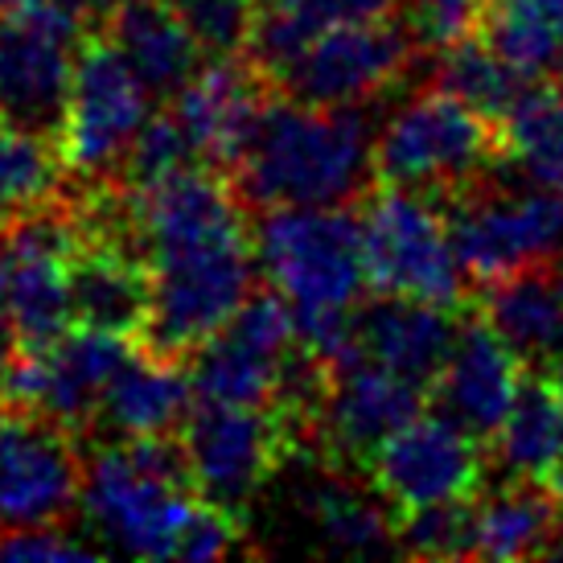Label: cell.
<instances>
[{"label":"cell","mask_w":563,"mask_h":563,"mask_svg":"<svg viewBox=\"0 0 563 563\" xmlns=\"http://www.w3.org/2000/svg\"><path fill=\"white\" fill-rule=\"evenodd\" d=\"M437 82L489 120H506V111L518 103V95L531 87V79H522L489 42H473V33L444 46L437 63Z\"/></svg>","instance_id":"32"},{"label":"cell","mask_w":563,"mask_h":563,"mask_svg":"<svg viewBox=\"0 0 563 563\" xmlns=\"http://www.w3.org/2000/svg\"><path fill=\"white\" fill-rule=\"evenodd\" d=\"M477 37L522 79L563 87V0H494L482 9Z\"/></svg>","instance_id":"28"},{"label":"cell","mask_w":563,"mask_h":563,"mask_svg":"<svg viewBox=\"0 0 563 563\" xmlns=\"http://www.w3.org/2000/svg\"><path fill=\"white\" fill-rule=\"evenodd\" d=\"M555 534L560 506L548 489H534L527 477H510V485H501L473 510V555L482 560L548 555Z\"/></svg>","instance_id":"27"},{"label":"cell","mask_w":563,"mask_h":563,"mask_svg":"<svg viewBox=\"0 0 563 563\" xmlns=\"http://www.w3.org/2000/svg\"><path fill=\"white\" fill-rule=\"evenodd\" d=\"M498 157L494 120L444 87L404 99L375 136V173L387 186L444 202L482 186Z\"/></svg>","instance_id":"4"},{"label":"cell","mask_w":563,"mask_h":563,"mask_svg":"<svg viewBox=\"0 0 563 563\" xmlns=\"http://www.w3.org/2000/svg\"><path fill=\"white\" fill-rule=\"evenodd\" d=\"M82 13L66 0L0 4V108L4 120L58 136L75 87Z\"/></svg>","instance_id":"7"},{"label":"cell","mask_w":563,"mask_h":563,"mask_svg":"<svg viewBox=\"0 0 563 563\" xmlns=\"http://www.w3.org/2000/svg\"><path fill=\"white\" fill-rule=\"evenodd\" d=\"M548 555H551V560H563V531L555 534V543L548 548Z\"/></svg>","instance_id":"41"},{"label":"cell","mask_w":563,"mask_h":563,"mask_svg":"<svg viewBox=\"0 0 563 563\" xmlns=\"http://www.w3.org/2000/svg\"><path fill=\"white\" fill-rule=\"evenodd\" d=\"M416 58V33L411 25L358 21V25H333L317 33L313 42L288 58L267 79L288 99L321 103V108H362L378 95H387Z\"/></svg>","instance_id":"9"},{"label":"cell","mask_w":563,"mask_h":563,"mask_svg":"<svg viewBox=\"0 0 563 563\" xmlns=\"http://www.w3.org/2000/svg\"><path fill=\"white\" fill-rule=\"evenodd\" d=\"M482 21V0H407V25L416 42L428 46H453L470 37Z\"/></svg>","instance_id":"37"},{"label":"cell","mask_w":563,"mask_h":563,"mask_svg":"<svg viewBox=\"0 0 563 563\" xmlns=\"http://www.w3.org/2000/svg\"><path fill=\"white\" fill-rule=\"evenodd\" d=\"M371 477L378 494L416 510L432 501H461L482 485V456H477V437L465 432L453 416H416L399 432L383 440V449L371 456Z\"/></svg>","instance_id":"16"},{"label":"cell","mask_w":563,"mask_h":563,"mask_svg":"<svg viewBox=\"0 0 563 563\" xmlns=\"http://www.w3.org/2000/svg\"><path fill=\"white\" fill-rule=\"evenodd\" d=\"M375 124L362 108L272 99L235 165L239 198L251 206H345L371 186Z\"/></svg>","instance_id":"2"},{"label":"cell","mask_w":563,"mask_h":563,"mask_svg":"<svg viewBox=\"0 0 563 563\" xmlns=\"http://www.w3.org/2000/svg\"><path fill=\"white\" fill-rule=\"evenodd\" d=\"M423 411V387L395 375L387 366L354 358L329 371V387L313 432H321L329 456L345 470L371 465V456L383 449V440L399 432L407 420Z\"/></svg>","instance_id":"17"},{"label":"cell","mask_w":563,"mask_h":563,"mask_svg":"<svg viewBox=\"0 0 563 563\" xmlns=\"http://www.w3.org/2000/svg\"><path fill=\"white\" fill-rule=\"evenodd\" d=\"M485 321L522 362L563 366V264L543 260L485 284Z\"/></svg>","instance_id":"24"},{"label":"cell","mask_w":563,"mask_h":563,"mask_svg":"<svg viewBox=\"0 0 563 563\" xmlns=\"http://www.w3.org/2000/svg\"><path fill=\"white\" fill-rule=\"evenodd\" d=\"M82 477L66 423L0 404V534L63 527L82 506Z\"/></svg>","instance_id":"13"},{"label":"cell","mask_w":563,"mask_h":563,"mask_svg":"<svg viewBox=\"0 0 563 563\" xmlns=\"http://www.w3.org/2000/svg\"><path fill=\"white\" fill-rule=\"evenodd\" d=\"M456 342V321L444 305L411 297H387L358 313V358L378 362L395 375L420 383L423 391L440 378V366Z\"/></svg>","instance_id":"21"},{"label":"cell","mask_w":563,"mask_h":563,"mask_svg":"<svg viewBox=\"0 0 563 563\" xmlns=\"http://www.w3.org/2000/svg\"><path fill=\"white\" fill-rule=\"evenodd\" d=\"M297 345V317L288 300L276 288L251 292L243 309L189 354L194 399L272 407Z\"/></svg>","instance_id":"14"},{"label":"cell","mask_w":563,"mask_h":563,"mask_svg":"<svg viewBox=\"0 0 563 563\" xmlns=\"http://www.w3.org/2000/svg\"><path fill=\"white\" fill-rule=\"evenodd\" d=\"M148 103H153L148 87L124 63V54L111 46L108 33L99 30L82 37L75 87H70L63 132H58L66 169L82 177L120 173L128 148L148 120Z\"/></svg>","instance_id":"12"},{"label":"cell","mask_w":563,"mask_h":563,"mask_svg":"<svg viewBox=\"0 0 563 563\" xmlns=\"http://www.w3.org/2000/svg\"><path fill=\"white\" fill-rule=\"evenodd\" d=\"M82 222L46 206L0 231V260L9 272L16 317V350H42L75 325L70 305V255L79 247Z\"/></svg>","instance_id":"15"},{"label":"cell","mask_w":563,"mask_h":563,"mask_svg":"<svg viewBox=\"0 0 563 563\" xmlns=\"http://www.w3.org/2000/svg\"><path fill=\"white\" fill-rule=\"evenodd\" d=\"M198 501L189 456L173 432L115 440L91 456L82 477V515L95 539L136 560H177Z\"/></svg>","instance_id":"3"},{"label":"cell","mask_w":563,"mask_h":563,"mask_svg":"<svg viewBox=\"0 0 563 563\" xmlns=\"http://www.w3.org/2000/svg\"><path fill=\"white\" fill-rule=\"evenodd\" d=\"M395 548L420 560L473 555V510L465 506V498L416 506L395 522Z\"/></svg>","instance_id":"33"},{"label":"cell","mask_w":563,"mask_h":563,"mask_svg":"<svg viewBox=\"0 0 563 563\" xmlns=\"http://www.w3.org/2000/svg\"><path fill=\"white\" fill-rule=\"evenodd\" d=\"M66 157L58 136L30 128H0V231L54 206Z\"/></svg>","instance_id":"30"},{"label":"cell","mask_w":563,"mask_h":563,"mask_svg":"<svg viewBox=\"0 0 563 563\" xmlns=\"http://www.w3.org/2000/svg\"><path fill=\"white\" fill-rule=\"evenodd\" d=\"M371 284L387 297L432 300L453 309L465 297V267L456 260L449 219L416 189L387 186L362 214Z\"/></svg>","instance_id":"8"},{"label":"cell","mask_w":563,"mask_h":563,"mask_svg":"<svg viewBox=\"0 0 563 563\" xmlns=\"http://www.w3.org/2000/svg\"><path fill=\"white\" fill-rule=\"evenodd\" d=\"M82 235L70 255V305H75V325L111 329L141 338L148 321V267L144 255L124 243L115 231H99L95 219H79Z\"/></svg>","instance_id":"19"},{"label":"cell","mask_w":563,"mask_h":563,"mask_svg":"<svg viewBox=\"0 0 563 563\" xmlns=\"http://www.w3.org/2000/svg\"><path fill=\"white\" fill-rule=\"evenodd\" d=\"M132 354L136 342L128 333L70 325L58 342L42 350H16L0 366V404L25 407L66 423L70 432H82L95 423L108 383Z\"/></svg>","instance_id":"11"},{"label":"cell","mask_w":563,"mask_h":563,"mask_svg":"<svg viewBox=\"0 0 563 563\" xmlns=\"http://www.w3.org/2000/svg\"><path fill=\"white\" fill-rule=\"evenodd\" d=\"M548 494L555 498V506H560V515H563V461L548 473Z\"/></svg>","instance_id":"40"},{"label":"cell","mask_w":563,"mask_h":563,"mask_svg":"<svg viewBox=\"0 0 563 563\" xmlns=\"http://www.w3.org/2000/svg\"><path fill=\"white\" fill-rule=\"evenodd\" d=\"M501 148L531 186L563 194V87H527L501 120Z\"/></svg>","instance_id":"31"},{"label":"cell","mask_w":563,"mask_h":563,"mask_svg":"<svg viewBox=\"0 0 563 563\" xmlns=\"http://www.w3.org/2000/svg\"><path fill=\"white\" fill-rule=\"evenodd\" d=\"M108 548L99 539H79L63 527H33V531L0 534V560L4 563H70V560H99Z\"/></svg>","instance_id":"36"},{"label":"cell","mask_w":563,"mask_h":563,"mask_svg":"<svg viewBox=\"0 0 563 563\" xmlns=\"http://www.w3.org/2000/svg\"><path fill=\"white\" fill-rule=\"evenodd\" d=\"M255 260L292 313L354 309L366 267L362 219L345 206H276L255 227Z\"/></svg>","instance_id":"5"},{"label":"cell","mask_w":563,"mask_h":563,"mask_svg":"<svg viewBox=\"0 0 563 563\" xmlns=\"http://www.w3.org/2000/svg\"><path fill=\"white\" fill-rule=\"evenodd\" d=\"M181 132L189 136L202 165L235 173L247 153L251 132L264 115V75L239 58H210L181 91L169 99Z\"/></svg>","instance_id":"18"},{"label":"cell","mask_w":563,"mask_h":563,"mask_svg":"<svg viewBox=\"0 0 563 563\" xmlns=\"http://www.w3.org/2000/svg\"><path fill=\"white\" fill-rule=\"evenodd\" d=\"M399 0H260V16L247 42V63L264 82L280 70L305 42L333 25H358L395 16Z\"/></svg>","instance_id":"26"},{"label":"cell","mask_w":563,"mask_h":563,"mask_svg":"<svg viewBox=\"0 0 563 563\" xmlns=\"http://www.w3.org/2000/svg\"><path fill=\"white\" fill-rule=\"evenodd\" d=\"M124 202L153 284L141 345L189 358L255 292L260 260L239 189L210 165H186L157 186L124 189Z\"/></svg>","instance_id":"1"},{"label":"cell","mask_w":563,"mask_h":563,"mask_svg":"<svg viewBox=\"0 0 563 563\" xmlns=\"http://www.w3.org/2000/svg\"><path fill=\"white\" fill-rule=\"evenodd\" d=\"M75 13H82V16H108L115 4H124V0H66Z\"/></svg>","instance_id":"39"},{"label":"cell","mask_w":563,"mask_h":563,"mask_svg":"<svg viewBox=\"0 0 563 563\" xmlns=\"http://www.w3.org/2000/svg\"><path fill=\"white\" fill-rule=\"evenodd\" d=\"M0 4H13V0H0Z\"/></svg>","instance_id":"42"},{"label":"cell","mask_w":563,"mask_h":563,"mask_svg":"<svg viewBox=\"0 0 563 563\" xmlns=\"http://www.w3.org/2000/svg\"><path fill=\"white\" fill-rule=\"evenodd\" d=\"M189 407H194V378L181 371V358L144 350L115 371L91 428L111 440L169 437L173 428L186 423Z\"/></svg>","instance_id":"22"},{"label":"cell","mask_w":563,"mask_h":563,"mask_svg":"<svg viewBox=\"0 0 563 563\" xmlns=\"http://www.w3.org/2000/svg\"><path fill=\"white\" fill-rule=\"evenodd\" d=\"M300 515L317 548L329 555H378L395 548V518L383 494L350 477L345 465L309 477L297 489Z\"/></svg>","instance_id":"25"},{"label":"cell","mask_w":563,"mask_h":563,"mask_svg":"<svg viewBox=\"0 0 563 563\" xmlns=\"http://www.w3.org/2000/svg\"><path fill=\"white\" fill-rule=\"evenodd\" d=\"M297 440L300 428L276 407L194 399L181 423V449L198 494L239 518H247L260 489L292 461Z\"/></svg>","instance_id":"6"},{"label":"cell","mask_w":563,"mask_h":563,"mask_svg":"<svg viewBox=\"0 0 563 563\" xmlns=\"http://www.w3.org/2000/svg\"><path fill=\"white\" fill-rule=\"evenodd\" d=\"M498 461L510 477L548 482L563 461V383L548 375L527 378L510 416L498 428Z\"/></svg>","instance_id":"29"},{"label":"cell","mask_w":563,"mask_h":563,"mask_svg":"<svg viewBox=\"0 0 563 563\" xmlns=\"http://www.w3.org/2000/svg\"><path fill=\"white\" fill-rule=\"evenodd\" d=\"M173 13L189 25L206 49V58H239L247 54L251 30L260 16V0H169Z\"/></svg>","instance_id":"35"},{"label":"cell","mask_w":563,"mask_h":563,"mask_svg":"<svg viewBox=\"0 0 563 563\" xmlns=\"http://www.w3.org/2000/svg\"><path fill=\"white\" fill-rule=\"evenodd\" d=\"M444 219L461 267L482 284L563 255V194L555 189H506L485 177L453 198Z\"/></svg>","instance_id":"10"},{"label":"cell","mask_w":563,"mask_h":563,"mask_svg":"<svg viewBox=\"0 0 563 563\" xmlns=\"http://www.w3.org/2000/svg\"><path fill=\"white\" fill-rule=\"evenodd\" d=\"M103 33L153 99H173L202 70L206 49L169 0H124L103 16Z\"/></svg>","instance_id":"23"},{"label":"cell","mask_w":563,"mask_h":563,"mask_svg":"<svg viewBox=\"0 0 563 563\" xmlns=\"http://www.w3.org/2000/svg\"><path fill=\"white\" fill-rule=\"evenodd\" d=\"M16 354V317H13V292H9V272L0 260V366Z\"/></svg>","instance_id":"38"},{"label":"cell","mask_w":563,"mask_h":563,"mask_svg":"<svg viewBox=\"0 0 563 563\" xmlns=\"http://www.w3.org/2000/svg\"><path fill=\"white\" fill-rule=\"evenodd\" d=\"M0 120H4V108H0Z\"/></svg>","instance_id":"43"},{"label":"cell","mask_w":563,"mask_h":563,"mask_svg":"<svg viewBox=\"0 0 563 563\" xmlns=\"http://www.w3.org/2000/svg\"><path fill=\"white\" fill-rule=\"evenodd\" d=\"M186 165H202L189 136L181 132L177 115L173 111H161V115H148L141 128V136L132 141L124 165H120V186L124 189H144L165 181L169 173L186 169Z\"/></svg>","instance_id":"34"},{"label":"cell","mask_w":563,"mask_h":563,"mask_svg":"<svg viewBox=\"0 0 563 563\" xmlns=\"http://www.w3.org/2000/svg\"><path fill=\"white\" fill-rule=\"evenodd\" d=\"M518 362L522 358L501 342V333L489 321H470L465 329H456L453 350L440 366V378L432 383L440 411L453 416L477 440L498 437L501 420L510 416L522 387Z\"/></svg>","instance_id":"20"}]
</instances>
